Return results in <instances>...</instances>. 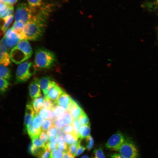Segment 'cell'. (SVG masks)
<instances>
[{"instance_id":"cell-1","label":"cell","mask_w":158,"mask_h":158,"mask_svg":"<svg viewBox=\"0 0 158 158\" xmlns=\"http://www.w3.org/2000/svg\"><path fill=\"white\" fill-rule=\"evenodd\" d=\"M53 10L49 5H42L32 19L25 25L19 36L21 40L36 41L41 39L44 33L49 16Z\"/></svg>"},{"instance_id":"cell-37","label":"cell","mask_w":158,"mask_h":158,"mask_svg":"<svg viewBox=\"0 0 158 158\" xmlns=\"http://www.w3.org/2000/svg\"><path fill=\"white\" fill-rule=\"evenodd\" d=\"M68 145L64 140L59 142L57 145L58 149L63 152L68 151Z\"/></svg>"},{"instance_id":"cell-12","label":"cell","mask_w":158,"mask_h":158,"mask_svg":"<svg viewBox=\"0 0 158 158\" xmlns=\"http://www.w3.org/2000/svg\"><path fill=\"white\" fill-rule=\"evenodd\" d=\"M64 91L63 89L56 84L51 89L44 99L55 102Z\"/></svg>"},{"instance_id":"cell-19","label":"cell","mask_w":158,"mask_h":158,"mask_svg":"<svg viewBox=\"0 0 158 158\" xmlns=\"http://www.w3.org/2000/svg\"><path fill=\"white\" fill-rule=\"evenodd\" d=\"M79 139L74 133L65 134L64 137V142L68 145L77 142Z\"/></svg>"},{"instance_id":"cell-4","label":"cell","mask_w":158,"mask_h":158,"mask_svg":"<svg viewBox=\"0 0 158 158\" xmlns=\"http://www.w3.org/2000/svg\"><path fill=\"white\" fill-rule=\"evenodd\" d=\"M36 68L30 61L22 62L18 66L16 73L15 82L20 83L27 81L35 73Z\"/></svg>"},{"instance_id":"cell-22","label":"cell","mask_w":158,"mask_h":158,"mask_svg":"<svg viewBox=\"0 0 158 158\" xmlns=\"http://www.w3.org/2000/svg\"><path fill=\"white\" fill-rule=\"evenodd\" d=\"M84 112L83 109L78 104L71 111L70 114L72 118L75 119L78 118Z\"/></svg>"},{"instance_id":"cell-11","label":"cell","mask_w":158,"mask_h":158,"mask_svg":"<svg viewBox=\"0 0 158 158\" xmlns=\"http://www.w3.org/2000/svg\"><path fill=\"white\" fill-rule=\"evenodd\" d=\"M40 86L37 78H35L31 81L29 87V94L31 98L34 99L41 96Z\"/></svg>"},{"instance_id":"cell-38","label":"cell","mask_w":158,"mask_h":158,"mask_svg":"<svg viewBox=\"0 0 158 158\" xmlns=\"http://www.w3.org/2000/svg\"><path fill=\"white\" fill-rule=\"evenodd\" d=\"M39 116L42 119L44 120L48 118L49 115V109L42 108L38 113Z\"/></svg>"},{"instance_id":"cell-6","label":"cell","mask_w":158,"mask_h":158,"mask_svg":"<svg viewBox=\"0 0 158 158\" xmlns=\"http://www.w3.org/2000/svg\"><path fill=\"white\" fill-rule=\"evenodd\" d=\"M118 151L125 158H139L138 149L130 139H126Z\"/></svg>"},{"instance_id":"cell-7","label":"cell","mask_w":158,"mask_h":158,"mask_svg":"<svg viewBox=\"0 0 158 158\" xmlns=\"http://www.w3.org/2000/svg\"><path fill=\"white\" fill-rule=\"evenodd\" d=\"M125 139L123 133L118 131L109 138L105 144L106 147L111 150L118 151Z\"/></svg>"},{"instance_id":"cell-48","label":"cell","mask_w":158,"mask_h":158,"mask_svg":"<svg viewBox=\"0 0 158 158\" xmlns=\"http://www.w3.org/2000/svg\"><path fill=\"white\" fill-rule=\"evenodd\" d=\"M56 118L55 117L52 109H49V119L52 120H54Z\"/></svg>"},{"instance_id":"cell-2","label":"cell","mask_w":158,"mask_h":158,"mask_svg":"<svg viewBox=\"0 0 158 158\" xmlns=\"http://www.w3.org/2000/svg\"><path fill=\"white\" fill-rule=\"evenodd\" d=\"M56 60V55L50 50L43 47L36 49L34 65L36 68L49 69L55 64Z\"/></svg>"},{"instance_id":"cell-42","label":"cell","mask_w":158,"mask_h":158,"mask_svg":"<svg viewBox=\"0 0 158 158\" xmlns=\"http://www.w3.org/2000/svg\"><path fill=\"white\" fill-rule=\"evenodd\" d=\"M40 139L45 144H46L49 141V138L45 131H41L39 135Z\"/></svg>"},{"instance_id":"cell-13","label":"cell","mask_w":158,"mask_h":158,"mask_svg":"<svg viewBox=\"0 0 158 158\" xmlns=\"http://www.w3.org/2000/svg\"><path fill=\"white\" fill-rule=\"evenodd\" d=\"M72 100L70 96L64 91L54 103L55 105L61 106L66 110Z\"/></svg>"},{"instance_id":"cell-34","label":"cell","mask_w":158,"mask_h":158,"mask_svg":"<svg viewBox=\"0 0 158 158\" xmlns=\"http://www.w3.org/2000/svg\"><path fill=\"white\" fill-rule=\"evenodd\" d=\"M92 158H105L102 148L99 147L94 151V156Z\"/></svg>"},{"instance_id":"cell-16","label":"cell","mask_w":158,"mask_h":158,"mask_svg":"<svg viewBox=\"0 0 158 158\" xmlns=\"http://www.w3.org/2000/svg\"><path fill=\"white\" fill-rule=\"evenodd\" d=\"M11 76V72L9 68L6 66L0 64V78H3L7 80H9Z\"/></svg>"},{"instance_id":"cell-40","label":"cell","mask_w":158,"mask_h":158,"mask_svg":"<svg viewBox=\"0 0 158 158\" xmlns=\"http://www.w3.org/2000/svg\"><path fill=\"white\" fill-rule=\"evenodd\" d=\"M62 130L65 134L74 133V128L72 124L64 126Z\"/></svg>"},{"instance_id":"cell-23","label":"cell","mask_w":158,"mask_h":158,"mask_svg":"<svg viewBox=\"0 0 158 158\" xmlns=\"http://www.w3.org/2000/svg\"><path fill=\"white\" fill-rule=\"evenodd\" d=\"M52 110L56 118L62 116L66 112L63 107L58 105H55Z\"/></svg>"},{"instance_id":"cell-28","label":"cell","mask_w":158,"mask_h":158,"mask_svg":"<svg viewBox=\"0 0 158 158\" xmlns=\"http://www.w3.org/2000/svg\"><path fill=\"white\" fill-rule=\"evenodd\" d=\"M78 120L81 126L90 125L89 118L85 112L78 118Z\"/></svg>"},{"instance_id":"cell-17","label":"cell","mask_w":158,"mask_h":158,"mask_svg":"<svg viewBox=\"0 0 158 158\" xmlns=\"http://www.w3.org/2000/svg\"><path fill=\"white\" fill-rule=\"evenodd\" d=\"M90 125L81 126L79 130V139L86 138L90 135Z\"/></svg>"},{"instance_id":"cell-27","label":"cell","mask_w":158,"mask_h":158,"mask_svg":"<svg viewBox=\"0 0 158 158\" xmlns=\"http://www.w3.org/2000/svg\"><path fill=\"white\" fill-rule=\"evenodd\" d=\"M42 121V118L39 116L38 114H36L32 120V124L35 128L41 129Z\"/></svg>"},{"instance_id":"cell-44","label":"cell","mask_w":158,"mask_h":158,"mask_svg":"<svg viewBox=\"0 0 158 158\" xmlns=\"http://www.w3.org/2000/svg\"><path fill=\"white\" fill-rule=\"evenodd\" d=\"M45 148L50 151H53L57 148V145L52 142H49L46 144Z\"/></svg>"},{"instance_id":"cell-24","label":"cell","mask_w":158,"mask_h":158,"mask_svg":"<svg viewBox=\"0 0 158 158\" xmlns=\"http://www.w3.org/2000/svg\"><path fill=\"white\" fill-rule=\"evenodd\" d=\"M13 6H9L4 11L0 13L1 18L4 20L13 15Z\"/></svg>"},{"instance_id":"cell-39","label":"cell","mask_w":158,"mask_h":158,"mask_svg":"<svg viewBox=\"0 0 158 158\" xmlns=\"http://www.w3.org/2000/svg\"><path fill=\"white\" fill-rule=\"evenodd\" d=\"M55 105L54 102L49 99H44L43 108L52 109Z\"/></svg>"},{"instance_id":"cell-15","label":"cell","mask_w":158,"mask_h":158,"mask_svg":"<svg viewBox=\"0 0 158 158\" xmlns=\"http://www.w3.org/2000/svg\"><path fill=\"white\" fill-rule=\"evenodd\" d=\"M44 99L41 96L34 99L32 102V107L36 114L43 108Z\"/></svg>"},{"instance_id":"cell-14","label":"cell","mask_w":158,"mask_h":158,"mask_svg":"<svg viewBox=\"0 0 158 158\" xmlns=\"http://www.w3.org/2000/svg\"><path fill=\"white\" fill-rule=\"evenodd\" d=\"M10 54L7 52L6 48L4 46L0 45V63L5 66L9 65L11 63Z\"/></svg>"},{"instance_id":"cell-26","label":"cell","mask_w":158,"mask_h":158,"mask_svg":"<svg viewBox=\"0 0 158 158\" xmlns=\"http://www.w3.org/2000/svg\"><path fill=\"white\" fill-rule=\"evenodd\" d=\"M53 126V121L49 119L44 120L41 126V131H47Z\"/></svg>"},{"instance_id":"cell-47","label":"cell","mask_w":158,"mask_h":158,"mask_svg":"<svg viewBox=\"0 0 158 158\" xmlns=\"http://www.w3.org/2000/svg\"><path fill=\"white\" fill-rule=\"evenodd\" d=\"M0 13L4 11L9 6L5 3L1 1H0Z\"/></svg>"},{"instance_id":"cell-10","label":"cell","mask_w":158,"mask_h":158,"mask_svg":"<svg viewBox=\"0 0 158 158\" xmlns=\"http://www.w3.org/2000/svg\"><path fill=\"white\" fill-rule=\"evenodd\" d=\"M36 114L31 103H28L26 107L24 118V130L27 131V127L32 123V120Z\"/></svg>"},{"instance_id":"cell-51","label":"cell","mask_w":158,"mask_h":158,"mask_svg":"<svg viewBox=\"0 0 158 158\" xmlns=\"http://www.w3.org/2000/svg\"><path fill=\"white\" fill-rule=\"evenodd\" d=\"M111 158H125L119 154L115 153L112 154Z\"/></svg>"},{"instance_id":"cell-32","label":"cell","mask_w":158,"mask_h":158,"mask_svg":"<svg viewBox=\"0 0 158 158\" xmlns=\"http://www.w3.org/2000/svg\"><path fill=\"white\" fill-rule=\"evenodd\" d=\"M59 130L53 126L51 127L47 132V134L49 139L55 137L58 134Z\"/></svg>"},{"instance_id":"cell-49","label":"cell","mask_w":158,"mask_h":158,"mask_svg":"<svg viewBox=\"0 0 158 158\" xmlns=\"http://www.w3.org/2000/svg\"><path fill=\"white\" fill-rule=\"evenodd\" d=\"M75 157L68 151L63 152V158H74Z\"/></svg>"},{"instance_id":"cell-54","label":"cell","mask_w":158,"mask_h":158,"mask_svg":"<svg viewBox=\"0 0 158 158\" xmlns=\"http://www.w3.org/2000/svg\"><path fill=\"white\" fill-rule=\"evenodd\" d=\"M7 0H0V1L6 4Z\"/></svg>"},{"instance_id":"cell-50","label":"cell","mask_w":158,"mask_h":158,"mask_svg":"<svg viewBox=\"0 0 158 158\" xmlns=\"http://www.w3.org/2000/svg\"><path fill=\"white\" fill-rule=\"evenodd\" d=\"M18 0H7L6 4L8 6H13L16 4Z\"/></svg>"},{"instance_id":"cell-53","label":"cell","mask_w":158,"mask_h":158,"mask_svg":"<svg viewBox=\"0 0 158 158\" xmlns=\"http://www.w3.org/2000/svg\"><path fill=\"white\" fill-rule=\"evenodd\" d=\"M80 158H90V157L87 155H85L82 156Z\"/></svg>"},{"instance_id":"cell-8","label":"cell","mask_w":158,"mask_h":158,"mask_svg":"<svg viewBox=\"0 0 158 158\" xmlns=\"http://www.w3.org/2000/svg\"><path fill=\"white\" fill-rule=\"evenodd\" d=\"M21 40L19 36L10 28L6 32L1 41V44L9 49L16 45Z\"/></svg>"},{"instance_id":"cell-43","label":"cell","mask_w":158,"mask_h":158,"mask_svg":"<svg viewBox=\"0 0 158 158\" xmlns=\"http://www.w3.org/2000/svg\"><path fill=\"white\" fill-rule=\"evenodd\" d=\"M38 158H51V152L45 148Z\"/></svg>"},{"instance_id":"cell-29","label":"cell","mask_w":158,"mask_h":158,"mask_svg":"<svg viewBox=\"0 0 158 158\" xmlns=\"http://www.w3.org/2000/svg\"><path fill=\"white\" fill-rule=\"evenodd\" d=\"M81 140V139H79L77 142L71 144L68 146V151L74 156L77 151L79 145L80 143Z\"/></svg>"},{"instance_id":"cell-45","label":"cell","mask_w":158,"mask_h":158,"mask_svg":"<svg viewBox=\"0 0 158 158\" xmlns=\"http://www.w3.org/2000/svg\"><path fill=\"white\" fill-rule=\"evenodd\" d=\"M86 149V147L83 145H81L80 143L74 155L75 157H77L81 155L85 150Z\"/></svg>"},{"instance_id":"cell-52","label":"cell","mask_w":158,"mask_h":158,"mask_svg":"<svg viewBox=\"0 0 158 158\" xmlns=\"http://www.w3.org/2000/svg\"><path fill=\"white\" fill-rule=\"evenodd\" d=\"M156 30L157 34V37L158 41V26L156 28Z\"/></svg>"},{"instance_id":"cell-18","label":"cell","mask_w":158,"mask_h":158,"mask_svg":"<svg viewBox=\"0 0 158 158\" xmlns=\"http://www.w3.org/2000/svg\"><path fill=\"white\" fill-rule=\"evenodd\" d=\"M27 131L31 139L38 137L41 131V129L34 128L32 123L27 127Z\"/></svg>"},{"instance_id":"cell-25","label":"cell","mask_w":158,"mask_h":158,"mask_svg":"<svg viewBox=\"0 0 158 158\" xmlns=\"http://www.w3.org/2000/svg\"><path fill=\"white\" fill-rule=\"evenodd\" d=\"M61 117L62 121L65 126L72 124L73 120L70 113L66 112Z\"/></svg>"},{"instance_id":"cell-21","label":"cell","mask_w":158,"mask_h":158,"mask_svg":"<svg viewBox=\"0 0 158 158\" xmlns=\"http://www.w3.org/2000/svg\"><path fill=\"white\" fill-rule=\"evenodd\" d=\"M143 6L150 11H155L158 8V0H153L144 3Z\"/></svg>"},{"instance_id":"cell-5","label":"cell","mask_w":158,"mask_h":158,"mask_svg":"<svg viewBox=\"0 0 158 158\" xmlns=\"http://www.w3.org/2000/svg\"><path fill=\"white\" fill-rule=\"evenodd\" d=\"M36 12L32 10L25 3H19L16 8L15 22L25 25L32 19Z\"/></svg>"},{"instance_id":"cell-33","label":"cell","mask_w":158,"mask_h":158,"mask_svg":"<svg viewBox=\"0 0 158 158\" xmlns=\"http://www.w3.org/2000/svg\"><path fill=\"white\" fill-rule=\"evenodd\" d=\"M32 143L35 147L39 148H45L46 144L42 142L38 137L31 139Z\"/></svg>"},{"instance_id":"cell-46","label":"cell","mask_w":158,"mask_h":158,"mask_svg":"<svg viewBox=\"0 0 158 158\" xmlns=\"http://www.w3.org/2000/svg\"><path fill=\"white\" fill-rule=\"evenodd\" d=\"M77 102L73 99L68 105L66 112H68L70 113L71 111L75 107L78 105Z\"/></svg>"},{"instance_id":"cell-9","label":"cell","mask_w":158,"mask_h":158,"mask_svg":"<svg viewBox=\"0 0 158 158\" xmlns=\"http://www.w3.org/2000/svg\"><path fill=\"white\" fill-rule=\"evenodd\" d=\"M38 79L44 97L47 95L51 89L57 84L55 81L49 76H42Z\"/></svg>"},{"instance_id":"cell-30","label":"cell","mask_w":158,"mask_h":158,"mask_svg":"<svg viewBox=\"0 0 158 158\" xmlns=\"http://www.w3.org/2000/svg\"><path fill=\"white\" fill-rule=\"evenodd\" d=\"M13 14L4 20V23L1 28V30L3 33H4L6 31L7 28L11 23L13 19Z\"/></svg>"},{"instance_id":"cell-20","label":"cell","mask_w":158,"mask_h":158,"mask_svg":"<svg viewBox=\"0 0 158 158\" xmlns=\"http://www.w3.org/2000/svg\"><path fill=\"white\" fill-rule=\"evenodd\" d=\"M42 0H28L29 8L35 12L42 5Z\"/></svg>"},{"instance_id":"cell-3","label":"cell","mask_w":158,"mask_h":158,"mask_svg":"<svg viewBox=\"0 0 158 158\" xmlns=\"http://www.w3.org/2000/svg\"><path fill=\"white\" fill-rule=\"evenodd\" d=\"M32 54V47L28 40H20L11 50L10 54L11 59L16 64L21 63L28 59Z\"/></svg>"},{"instance_id":"cell-36","label":"cell","mask_w":158,"mask_h":158,"mask_svg":"<svg viewBox=\"0 0 158 158\" xmlns=\"http://www.w3.org/2000/svg\"><path fill=\"white\" fill-rule=\"evenodd\" d=\"M72 124L74 128V133L79 139V130L80 125L79 123L78 119H73Z\"/></svg>"},{"instance_id":"cell-31","label":"cell","mask_w":158,"mask_h":158,"mask_svg":"<svg viewBox=\"0 0 158 158\" xmlns=\"http://www.w3.org/2000/svg\"><path fill=\"white\" fill-rule=\"evenodd\" d=\"M0 92L1 94H3L6 91L8 88L9 83L7 80L2 78H0Z\"/></svg>"},{"instance_id":"cell-35","label":"cell","mask_w":158,"mask_h":158,"mask_svg":"<svg viewBox=\"0 0 158 158\" xmlns=\"http://www.w3.org/2000/svg\"><path fill=\"white\" fill-rule=\"evenodd\" d=\"M86 148L88 151L91 150L94 145V140L92 137L89 135L86 138Z\"/></svg>"},{"instance_id":"cell-41","label":"cell","mask_w":158,"mask_h":158,"mask_svg":"<svg viewBox=\"0 0 158 158\" xmlns=\"http://www.w3.org/2000/svg\"><path fill=\"white\" fill-rule=\"evenodd\" d=\"M63 152L58 149H56L51 152V158H63Z\"/></svg>"}]
</instances>
